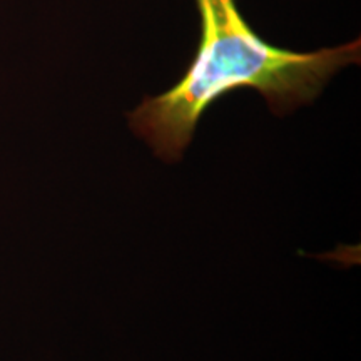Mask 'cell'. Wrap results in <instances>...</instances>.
I'll return each mask as SVG.
<instances>
[{
	"instance_id": "6da1fadb",
	"label": "cell",
	"mask_w": 361,
	"mask_h": 361,
	"mask_svg": "<svg viewBox=\"0 0 361 361\" xmlns=\"http://www.w3.org/2000/svg\"><path fill=\"white\" fill-rule=\"evenodd\" d=\"M194 2L201 37L191 64L173 87L144 97L128 114L133 133L166 162L183 157L202 114L234 90H258L271 112L284 116L313 102L338 71L360 64V39L314 52H295L256 34L236 0Z\"/></svg>"
}]
</instances>
